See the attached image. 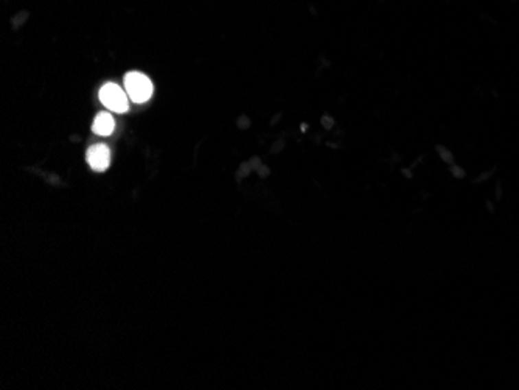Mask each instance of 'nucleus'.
Returning a JSON list of instances; mask_svg holds the SVG:
<instances>
[{"instance_id":"2","label":"nucleus","mask_w":519,"mask_h":390,"mask_svg":"<svg viewBox=\"0 0 519 390\" xmlns=\"http://www.w3.org/2000/svg\"><path fill=\"white\" fill-rule=\"evenodd\" d=\"M100 102L103 103L111 112H117V114H123L129 109V97L125 89H122L115 82H108L102 89H100Z\"/></svg>"},{"instance_id":"4","label":"nucleus","mask_w":519,"mask_h":390,"mask_svg":"<svg viewBox=\"0 0 519 390\" xmlns=\"http://www.w3.org/2000/svg\"><path fill=\"white\" fill-rule=\"evenodd\" d=\"M114 128H115L114 117H112L109 112H100V114L95 117V120H93L92 131L106 137V135H111L112 133H114Z\"/></svg>"},{"instance_id":"1","label":"nucleus","mask_w":519,"mask_h":390,"mask_svg":"<svg viewBox=\"0 0 519 390\" xmlns=\"http://www.w3.org/2000/svg\"><path fill=\"white\" fill-rule=\"evenodd\" d=\"M152 82L148 76L140 72H129L125 75V91L134 103L148 102L152 95Z\"/></svg>"},{"instance_id":"3","label":"nucleus","mask_w":519,"mask_h":390,"mask_svg":"<svg viewBox=\"0 0 519 390\" xmlns=\"http://www.w3.org/2000/svg\"><path fill=\"white\" fill-rule=\"evenodd\" d=\"M87 163L91 165L92 170L95 171H104L109 168L111 163V151L109 148L104 144H98L91 146L87 150Z\"/></svg>"}]
</instances>
